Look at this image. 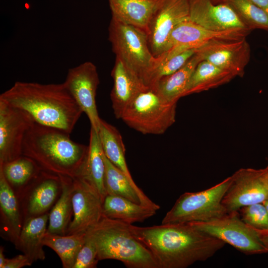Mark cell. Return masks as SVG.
Masks as SVG:
<instances>
[{"label":"cell","instance_id":"6da1fadb","mask_svg":"<svg viewBox=\"0 0 268 268\" xmlns=\"http://www.w3.org/2000/svg\"><path fill=\"white\" fill-rule=\"evenodd\" d=\"M128 226L133 235L151 252L159 268H187L207 260L225 244L189 223Z\"/></svg>","mask_w":268,"mask_h":268},{"label":"cell","instance_id":"7a4b0ae2","mask_svg":"<svg viewBox=\"0 0 268 268\" xmlns=\"http://www.w3.org/2000/svg\"><path fill=\"white\" fill-rule=\"evenodd\" d=\"M0 99L27 112L35 122L69 134L83 113L64 82L16 81Z\"/></svg>","mask_w":268,"mask_h":268},{"label":"cell","instance_id":"3957f363","mask_svg":"<svg viewBox=\"0 0 268 268\" xmlns=\"http://www.w3.org/2000/svg\"><path fill=\"white\" fill-rule=\"evenodd\" d=\"M69 135L34 122L24 136L22 155L33 160L44 171L76 177L86 159L89 146L72 141Z\"/></svg>","mask_w":268,"mask_h":268},{"label":"cell","instance_id":"277c9868","mask_svg":"<svg viewBox=\"0 0 268 268\" xmlns=\"http://www.w3.org/2000/svg\"><path fill=\"white\" fill-rule=\"evenodd\" d=\"M86 232L96 243L99 261L118 260L129 268H159L151 252L133 235L128 223L103 215Z\"/></svg>","mask_w":268,"mask_h":268},{"label":"cell","instance_id":"5b68a950","mask_svg":"<svg viewBox=\"0 0 268 268\" xmlns=\"http://www.w3.org/2000/svg\"><path fill=\"white\" fill-rule=\"evenodd\" d=\"M177 103L165 100L148 88L128 106L121 119L142 134H162L175 122Z\"/></svg>","mask_w":268,"mask_h":268},{"label":"cell","instance_id":"8992f818","mask_svg":"<svg viewBox=\"0 0 268 268\" xmlns=\"http://www.w3.org/2000/svg\"><path fill=\"white\" fill-rule=\"evenodd\" d=\"M109 39L116 57L135 72L144 84L157 61L150 50L146 32L112 18Z\"/></svg>","mask_w":268,"mask_h":268},{"label":"cell","instance_id":"52a82bcc","mask_svg":"<svg viewBox=\"0 0 268 268\" xmlns=\"http://www.w3.org/2000/svg\"><path fill=\"white\" fill-rule=\"evenodd\" d=\"M232 181V175L205 190L186 192L177 200L162 221V224L207 221L227 213L223 198Z\"/></svg>","mask_w":268,"mask_h":268},{"label":"cell","instance_id":"ba28073f","mask_svg":"<svg viewBox=\"0 0 268 268\" xmlns=\"http://www.w3.org/2000/svg\"><path fill=\"white\" fill-rule=\"evenodd\" d=\"M189 223L246 255L268 252L257 231L241 219L238 211L228 212L219 218L207 221Z\"/></svg>","mask_w":268,"mask_h":268},{"label":"cell","instance_id":"9c48e42d","mask_svg":"<svg viewBox=\"0 0 268 268\" xmlns=\"http://www.w3.org/2000/svg\"><path fill=\"white\" fill-rule=\"evenodd\" d=\"M246 38L213 39L196 49V54L201 61L241 77L251 57L250 46Z\"/></svg>","mask_w":268,"mask_h":268},{"label":"cell","instance_id":"30bf717a","mask_svg":"<svg viewBox=\"0 0 268 268\" xmlns=\"http://www.w3.org/2000/svg\"><path fill=\"white\" fill-rule=\"evenodd\" d=\"M189 19V0H162L146 31L149 49L155 58L168 50V39L173 29Z\"/></svg>","mask_w":268,"mask_h":268},{"label":"cell","instance_id":"8fae6325","mask_svg":"<svg viewBox=\"0 0 268 268\" xmlns=\"http://www.w3.org/2000/svg\"><path fill=\"white\" fill-rule=\"evenodd\" d=\"M64 83L83 113L87 115L91 128L98 132L101 118L96 103L99 84L96 66L90 62H86L69 69Z\"/></svg>","mask_w":268,"mask_h":268},{"label":"cell","instance_id":"7c38bea8","mask_svg":"<svg viewBox=\"0 0 268 268\" xmlns=\"http://www.w3.org/2000/svg\"><path fill=\"white\" fill-rule=\"evenodd\" d=\"M34 122L27 112L0 99V163L22 155L24 136Z\"/></svg>","mask_w":268,"mask_h":268},{"label":"cell","instance_id":"4fadbf2b","mask_svg":"<svg viewBox=\"0 0 268 268\" xmlns=\"http://www.w3.org/2000/svg\"><path fill=\"white\" fill-rule=\"evenodd\" d=\"M262 171L263 169L241 168L232 175V182L222 201L227 213L263 203L268 198V191L262 178Z\"/></svg>","mask_w":268,"mask_h":268},{"label":"cell","instance_id":"5bb4252c","mask_svg":"<svg viewBox=\"0 0 268 268\" xmlns=\"http://www.w3.org/2000/svg\"><path fill=\"white\" fill-rule=\"evenodd\" d=\"M189 20L213 31H251L227 3L213 4L210 0H189Z\"/></svg>","mask_w":268,"mask_h":268},{"label":"cell","instance_id":"9a60e30c","mask_svg":"<svg viewBox=\"0 0 268 268\" xmlns=\"http://www.w3.org/2000/svg\"><path fill=\"white\" fill-rule=\"evenodd\" d=\"M73 218L67 234L85 232L96 225L103 216V201L89 185L78 177L72 178Z\"/></svg>","mask_w":268,"mask_h":268},{"label":"cell","instance_id":"2e32d148","mask_svg":"<svg viewBox=\"0 0 268 268\" xmlns=\"http://www.w3.org/2000/svg\"><path fill=\"white\" fill-rule=\"evenodd\" d=\"M29 190L22 206L24 220L47 212L61 191L59 175L42 170L25 188Z\"/></svg>","mask_w":268,"mask_h":268},{"label":"cell","instance_id":"e0dca14e","mask_svg":"<svg viewBox=\"0 0 268 268\" xmlns=\"http://www.w3.org/2000/svg\"><path fill=\"white\" fill-rule=\"evenodd\" d=\"M248 33L240 31H213L206 29L189 19L178 24L168 39L169 57H172L189 49H197L215 38H241Z\"/></svg>","mask_w":268,"mask_h":268},{"label":"cell","instance_id":"ac0fdd59","mask_svg":"<svg viewBox=\"0 0 268 268\" xmlns=\"http://www.w3.org/2000/svg\"><path fill=\"white\" fill-rule=\"evenodd\" d=\"M111 75L113 86L110 93L115 117L120 119L138 94L148 88L141 78L122 60L116 57Z\"/></svg>","mask_w":268,"mask_h":268},{"label":"cell","instance_id":"d6986e66","mask_svg":"<svg viewBox=\"0 0 268 268\" xmlns=\"http://www.w3.org/2000/svg\"><path fill=\"white\" fill-rule=\"evenodd\" d=\"M162 0H109L112 18L145 31Z\"/></svg>","mask_w":268,"mask_h":268},{"label":"cell","instance_id":"ffe728a7","mask_svg":"<svg viewBox=\"0 0 268 268\" xmlns=\"http://www.w3.org/2000/svg\"><path fill=\"white\" fill-rule=\"evenodd\" d=\"M88 152L78 177L89 185L103 201L107 196L105 186V165L98 132L90 128Z\"/></svg>","mask_w":268,"mask_h":268},{"label":"cell","instance_id":"44dd1931","mask_svg":"<svg viewBox=\"0 0 268 268\" xmlns=\"http://www.w3.org/2000/svg\"><path fill=\"white\" fill-rule=\"evenodd\" d=\"M49 214L27 218L23 223L15 247L26 255L32 263L45 260L43 239L47 232Z\"/></svg>","mask_w":268,"mask_h":268},{"label":"cell","instance_id":"7402d4cb","mask_svg":"<svg viewBox=\"0 0 268 268\" xmlns=\"http://www.w3.org/2000/svg\"><path fill=\"white\" fill-rule=\"evenodd\" d=\"M104 160L105 165V186L107 195L122 197L156 211L160 208L159 205L147 197L137 186L133 185L125 174L112 164L104 154Z\"/></svg>","mask_w":268,"mask_h":268},{"label":"cell","instance_id":"603a6c76","mask_svg":"<svg viewBox=\"0 0 268 268\" xmlns=\"http://www.w3.org/2000/svg\"><path fill=\"white\" fill-rule=\"evenodd\" d=\"M0 208L2 232L15 245L22 227L21 209L14 191L0 170Z\"/></svg>","mask_w":268,"mask_h":268},{"label":"cell","instance_id":"cb8c5ba5","mask_svg":"<svg viewBox=\"0 0 268 268\" xmlns=\"http://www.w3.org/2000/svg\"><path fill=\"white\" fill-rule=\"evenodd\" d=\"M156 212L152 208L120 196L107 195L102 203L103 216L130 224L142 222Z\"/></svg>","mask_w":268,"mask_h":268},{"label":"cell","instance_id":"d4e9b609","mask_svg":"<svg viewBox=\"0 0 268 268\" xmlns=\"http://www.w3.org/2000/svg\"><path fill=\"white\" fill-rule=\"evenodd\" d=\"M200 61L201 58L195 53L181 68L160 78L150 88L165 100L177 102L183 97L190 79Z\"/></svg>","mask_w":268,"mask_h":268},{"label":"cell","instance_id":"484cf974","mask_svg":"<svg viewBox=\"0 0 268 268\" xmlns=\"http://www.w3.org/2000/svg\"><path fill=\"white\" fill-rule=\"evenodd\" d=\"M235 77L231 72L208 61H201L190 79L183 97L216 88L229 82Z\"/></svg>","mask_w":268,"mask_h":268},{"label":"cell","instance_id":"4316f807","mask_svg":"<svg viewBox=\"0 0 268 268\" xmlns=\"http://www.w3.org/2000/svg\"><path fill=\"white\" fill-rule=\"evenodd\" d=\"M61 181L60 197L49 215L47 233L66 235L73 213L72 196L73 191L72 178L59 176Z\"/></svg>","mask_w":268,"mask_h":268},{"label":"cell","instance_id":"83f0119b","mask_svg":"<svg viewBox=\"0 0 268 268\" xmlns=\"http://www.w3.org/2000/svg\"><path fill=\"white\" fill-rule=\"evenodd\" d=\"M98 134L103 153L106 158L122 171L133 185L137 186L128 169L125 157L126 149L119 131L101 119Z\"/></svg>","mask_w":268,"mask_h":268},{"label":"cell","instance_id":"f1b7e54d","mask_svg":"<svg viewBox=\"0 0 268 268\" xmlns=\"http://www.w3.org/2000/svg\"><path fill=\"white\" fill-rule=\"evenodd\" d=\"M86 232L67 235L46 233L44 246L54 250L61 259L64 268H73L77 254L83 246Z\"/></svg>","mask_w":268,"mask_h":268},{"label":"cell","instance_id":"f546056e","mask_svg":"<svg viewBox=\"0 0 268 268\" xmlns=\"http://www.w3.org/2000/svg\"><path fill=\"white\" fill-rule=\"evenodd\" d=\"M0 170L13 190H23L42 170L33 160L22 155L12 161L0 163Z\"/></svg>","mask_w":268,"mask_h":268},{"label":"cell","instance_id":"4dcf8cb0","mask_svg":"<svg viewBox=\"0 0 268 268\" xmlns=\"http://www.w3.org/2000/svg\"><path fill=\"white\" fill-rule=\"evenodd\" d=\"M243 24L251 31L262 29L268 31V12L249 0H228Z\"/></svg>","mask_w":268,"mask_h":268},{"label":"cell","instance_id":"1f68e13d","mask_svg":"<svg viewBox=\"0 0 268 268\" xmlns=\"http://www.w3.org/2000/svg\"><path fill=\"white\" fill-rule=\"evenodd\" d=\"M195 53L196 49H189L170 58L160 55L157 58L156 66L145 80L144 84L147 87L151 88L160 78L181 68Z\"/></svg>","mask_w":268,"mask_h":268},{"label":"cell","instance_id":"d6a6232c","mask_svg":"<svg viewBox=\"0 0 268 268\" xmlns=\"http://www.w3.org/2000/svg\"><path fill=\"white\" fill-rule=\"evenodd\" d=\"M241 219L257 232L268 230V213L263 203H258L239 210Z\"/></svg>","mask_w":268,"mask_h":268},{"label":"cell","instance_id":"836d02e7","mask_svg":"<svg viewBox=\"0 0 268 268\" xmlns=\"http://www.w3.org/2000/svg\"><path fill=\"white\" fill-rule=\"evenodd\" d=\"M99 261L96 243L86 232L85 242L77 254L73 268H95Z\"/></svg>","mask_w":268,"mask_h":268},{"label":"cell","instance_id":"e575fe53","mask_svg":"<svg viewBox=\"0 0 268 268\" xmlns=\"http://www.w3.org/2000/svg\"><path fill=\"white\" fill-rule=\"evenodd\" d=\"M32 263L24 254L17 255L11 259H6L4 268H21L30 266Z\"/></svg>","mask_w":268,"mask_h":268},{"label":"cell","instance_id":"d590c367","mask_svg":"<svg viewBox=\"0 0 268 268\" xmlns=\"http://www.w3.org/2000/svg\"><path fill=\"white\" fill-rule=\"evenodd\" d=\"M257 232L261 240L268 250V230Z\"/></svg>","mask_w":268,"mask_h":268},{"label":"cell","instance_id":"8d00e7d4","mask_svg":"<svg viewBox=\"0 0 268 268\" xmlns=\"http://www.w3.org/2000/svg\"><path fill=\"white\" fill-rule=\"evenodd\" d=\"M268 12V0H249Z\"/></svg>","mask_w":268,"mask_h":268},{"label":"cell","instance_id":"74e56055","mask_svg":"<svg viewBox=\"0 0 268 268\" xmlns=\"http://www.w3.org/2000/svg\"><path fill=\"white\" fill-rule=\"evenodd\" d=\"M262 178L268 191V169L267 167L263 169Z\"/></svg>","mask_w":268,"mask_h":268},{"label":"cell","instance_id":"f35d334b","mask_svg":"<svg viewBox=\"0 0 268 268\" xmlns=\"http://www.w3.org/2000/svg\"><path fill=\"white\" fill-rule=\"evenodd\" d=\"M7 258H5L3 254V248L0 247V268H4Z\"/></svg>","mask_w":268,"mask_h":268},{"label":"cell","instance_id":"ab89813d","mask_svg":"<svg viewBox=\"0 0 268 268\" xmlns=\"http://www.w3.org/2000/svg\"><path fill=\"white\" fill-rule=\"evenodd\" d=\"M214 4H218L222 3L227 2L228 0H210Z\"/></svg>","mask_w":268,"mask_h":268},{"label":"cell","instance_id":"60d3db41","mask_svg":"<svg viewBox=\"0 0 268 268\" xmlns=\"http://www.w3.org/2000/svg\"><path fill=\"white\" fill-rule=\"evenodd\" d=\"M263 203L265 205L268 213V198L263 201Z\"/></svg>","mask_w":268,"mask_h":268},{"label":"cell","instance_id":"b9f144b4","mask_svg":"<svg viewBox=\"0 0 268 268\" xmlns=\"http://www.w3.org/2000/svg\"><path fill=\"white\" fill-rule=\"evenodd\" d=\"M267 168L268 169V166L267 167Z\"/></svg>","mask_w":268,"mask_h":268}]
</instances>
